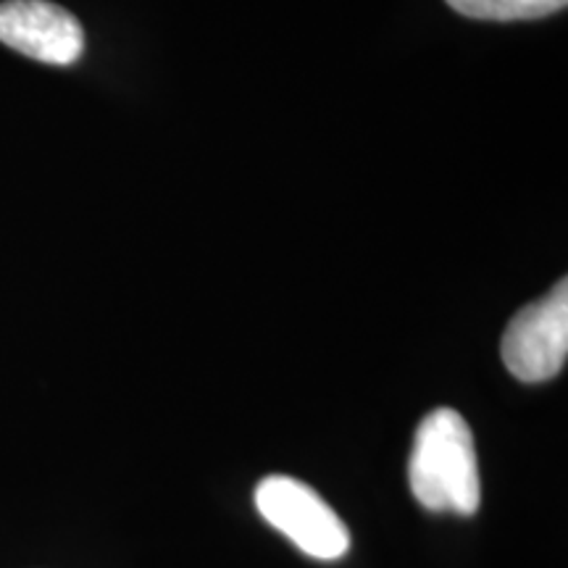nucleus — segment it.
Segmentation results:
<instances>
[{"label": "nucleus", "instance_id": "obj_1", "mask_svg": "<svg viewBox=\"0 0 568 568\" xmlns=\"http://www.w3.org/2000/svg\"><path fill=\"white\" fill-rule=\"evenodd\" d=\"M410 493L435 514L474 516L479 510V466L474 435L453 408H437L418 424L408 464Z\"/></svg>", "mask_w": 568, "mask_h": 568}, {"label": "nucleus", "instance_id": "obj_2", "mask_svg": "<svg viewBox=\"0 0 568 568\" xmlns=\"http://www.w3.org/2000/svg\"><path fill=\"white\" fill-rule=\"evenodd\" d=\"M255 508L305 556L337 560L351 550V531L314 487L293 477H266L255 487Z\"/></svg>", "mask_w": 568, "mask_h": 568}, {"label": "nucleus", "instance_id": "obj_3", "mask_svg": "<svg viewBox=\"0 0 568 568\" xmlns=\"http://www.w3.org/2000/svg\"><path fill=\"white\" fill-rule=\"evenodd\" d=\"M503 364L516 379L537 385L558 376L568 355V282L510 318L503 335Z\"/></svg>", "mask_w": 568, "mask_h": 568}, {"label": "nucleus", "instance_id": "obj_4", "mask_svg": "<svg viewBox=\"0 0 568 568\" xmlns=\"http://www.w3.org/2000/svg\"><path fill=\"white\" fill-rule=\"evenodd\" d=\"M0 42L32 61L69 67L80 61L84 32L67 9L48 0H6L0 3Z\"/></svg>", "mask_w": 568, "mask_h": 568}, {"label": "nucleus", "instance_id": "obj_5", "mask_svg": "<svg viewBox=\"0 0 568 568\" xmlns=\"http://www.w3.org/2000/svg\"><path fill=\"white\" fill-rule=\"evenodd\" d=\"M568 0H447L453 11L481 21L539 19L566 9Z\"/></svg>", "mask_w": 568, "mask_h": 568}]
</instances>
